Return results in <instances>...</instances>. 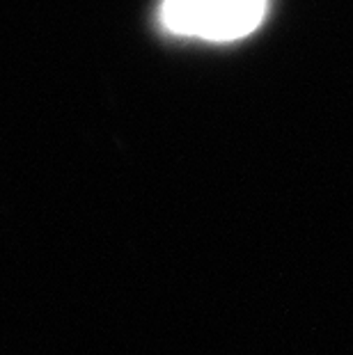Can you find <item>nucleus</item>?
Returning a JSON list of instances; mask_svg holds the SVG:
<instances>
[{
	"mask_svg": "<svg viewBox=\"0 0 353 355\" xmlns=\"http://www.w3.org/2000/svg\"><path fill=\"white\" fill-rule=\"evenodd\" d=\"M266 14V0H163V26L175 35L234 42L250 35Z\"/></svg>",
	"mask_w": 353,
	"mask_h": 355,
	"instance_id": "nucleus-1",
	"label": "nucleus"
}]
</instances>
